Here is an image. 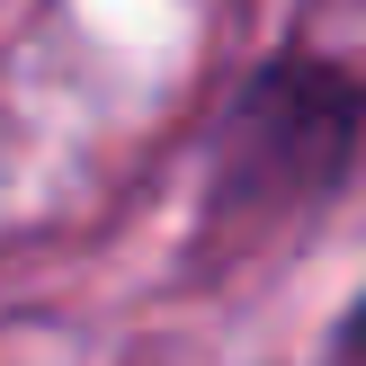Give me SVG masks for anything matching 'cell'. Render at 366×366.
Listing matches in <instances>:
<instances>
[{
	"mask_svg": "<svg viewBox=\"0 0 366 366\" xmlns=\"http://www.w3.org/2000/svg\"><path fill=\"white\" fill-rule=\"evenodd\" d=\"M331 366H366V286L340 304V322H331Z\"/></svg>",
	"mask_w": 366,
	"mask_h": 366,
	"instance_id": "cell-2",
	"label": "cell"
},
{
	"mask_svg": "<svg viewBox=\"0 0 366 366\" xmlns=\"http://www.w3.org/2000/svg\"><path fill=\"white\" fill-rule=\"evenodd\" d=\"M366 161V71L277 45L232 71L197 143V268H242L349 197Z\"/></svg>",
	"mask_w": 366,
	"mask_h": 366,
	"instance_id": "cell-1",
	"label": "cell"
}]
</instances>
